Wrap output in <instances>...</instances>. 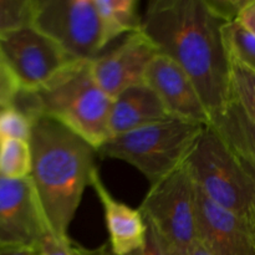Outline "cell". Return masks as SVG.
<instances>
[{
  "label": "cell",
  "instance_id": "cell-30",
  "mask_svg": "<svg viewBox=\"0 0 255 255\" xmlns=\"http://www.w3.org/2000/svg\"><path fill=\"white\" fill-rule=\"evenodd\" d=\"M2 107H4V106H2V105H1V104H0V109H2Z\"/></svg>",
  "mask_w": 255,
  "mask_h": 255
},
{
  "label": "cell",
  "instance_id": "cell-17",
  "mask_svg": "<svg viewBox=\"0 0 255 255\" xmlns=\"http://www.w3.org/2000/svg\"><path fill=\"white\" fill-rule=\"evenodd\" d=\"M223 41L229 57L255 72V35L238 20L222 27Z\"/></svg>",
  "mask_w": 255,
  "mask_h": 255
},
{
  "label": "cell",
  "instance_id": "cell-20",
  "mask_svg": "<svg viewBox=\"0 0 255 255\" xmlns=\"http://www.w3.org/2000/svg\"><path fill=\"white\" fill-rule=\"evenodd\" d=\"M35 0H0V35L32 26Z\"/></svg>",
  "mask_w": 255,
  "mask_h": 255
},
{
  "label": "cell",
  "instance_id": "cell-4",
  "mask_svg": "<svg viewBox=\"0 0 255 255\" xmlns=\"http://www.w3.org/2000/svg\"><path fill=\"white\" fill-rule=\"evenodd\" d=\"M184 164L194 184L212 202L238 217L255 241V183L211 125L204 127Z\"/></svg>",
  "mask_w": 255,
  "mask_h": 255
},
{
  "label": "cell",
  "instance_id": "cell-15",
  "mask_svg": "<svg viewBox=\"0 0 255 255\" xmlns=\"http://www.w3.org/2000/svg\"><path fill=\"white\" fill-rule=\"evenodd\" d=\"M209 125L234 152L255 161V125L236 101L212 115Z\"/></svg>",
  "mask_w": 255,
  "mask_h": 255
},
{
  "label": "cell",
  "instance_id": "cell-9",
  "mask_svg": "<svg viewBox=\"0 0 255 255\" xmlns=\"http://www.w3.org/2000/svg\"><path fill=\"white\" fill-rule=\"evenodd\" d=\"M50 234L30 177L0 176V248L39 249Z\"/></svg>",
  "mask_w": 255,
  "mask_h": 255
},
{
  "label": "cell",
  "instance_id": "cell-23",
  "mask_svg": "<svg viewBox=\"0 0 255 255\" xmlns=\"http://www.w3.org/2000/svg\"><path fill=\"white\" fill-rule=\"evenodd\" d=\"M19 91V86L0 52V104L4 107L11 106Z\"/></svg>",
  "mask_w": 255,
  "mask_h": 255
},
{
  "label": "cell",
  "instance_id": "cell-14",
  "mask_svg": "<svg viewBox=\"0 0 255 255\" xmlns=\"http://www.w3.org/2000/svg\"><path fill=\"white\" fill-rule=\"evenodd\" d=\"M168 117L156 92L143 82L112 99L110 131L111 136L121 134Z\"/></svg>",
  "mask_w": 255,
  "mask_h": 255
},
{
  "label": "cell",
  "instance_id": "cell-2",
  "mask_svg": "<svg viewBox=\"0 0 255 255\" xmlns=\"http://www.w3.org/2000/svg\"><path fill=\"white\" fill-rule=\"evenodd\" d=\"M31 173L47 228L59 241H71L69 228L85 188L96 171V149L84 138L49 117L32 121Z\"/></svg>",
  "mask_w": 255,
  "mask_h": 255
},
{
  "label": "cell",
  "instance_id": "cell-13",
  "mask_svg": "<svg viewBox=\"0 0 255 255\" xmlns=\"http://www.w3.org/2000/svg\"><path fill=\"white\" fill-rule=\"evenodd\" d=\"M90 186L102 206L110 251L115 255H126L142 248L146 243L147 224L139 208L134 209L115 198L97 169L92 174Z\"/></svg>",
  "mask_w": 255,
  "mask_h": 255
},
{
  "label": "cell",
  "instance_id": "cell-5",
  "mask_svg": "<svg viewBox=\"0 0 255 255\" xmlns=\"http://www.w3.org/2000/svg\"><path fill=\"white\" fill-rule=\"evenodd\" d=\"M204 127L168 117L111 136L96 152L134 167L151 186L183 166Z\"/></svg>",
  "mask_w": 255,
  "mask_h": 255
},
{
  "label": "cell",
  "instance_id": "cell-29",
  "mask_svg": "<svg viewBox=\"0 0 255 255\" xmlns=\"http://www.w3.org/2000/svg\"><path fill=\"white\" fill-rule=\"evenodd\" d=\"M184 255H211V254H209L208 252H207L206 249H204L203 247L197 242V243H194L193 246L188 249V252H187Z\"/></svg>",
  "mask_w": 255,
  "mask_h": 255
},
{
  "label": "cell",
  "instance_id": "cell-6",
  "mask_svg": "<svg viewBox=\"0 0 255 255\" xmlns=\"http://www.w3.org/2000/svg\"><path fill=\"white\" fill-rule=\"evenodd\" d=\"M139 211L172 255L197 243V191L186 164L151 184Z\"/></svg>",
  "mask_w": 255,
  "mask_h": 255
},
{
  "label": "cell",
  "instance_id": "cell-16",
  "mask_svg": "<svg viewBox=\"0 0 255 255\" xmlns=\"http://www.w3.org/2000/svg\"><path fill=\"white\" fill-rule=\"evenodd\" d=\"M101 19L105 45L122 34H132L141 30L136 0H95Z\"/></svg>",
  "mask_w": 255,
  "mask_h": 255
},
{
  "label": "cell",
  "instance_id": "cell-28",
  "mask_svg": "<svg viewBox=\"0 0 255 255\" xmlns=\"http://www.w3.org/2000/svg\"><path fill=\"white\" fill-rule=\"evenodd\" d=\"M0 255H39V252L31 248H0Z\"/></svg>",
  "mask_w": 255,
  "mask_h": 255
},
{
  "label": "cell",
  "instance_id": "cell-21",
  "mask_svg": "<svg viewBox=\"0 0 255 255\" xmlns=\"http://www.w3.org/2000/svg\"><path fill=\"white\" fill-rule=\"evenodd\" d=\"M31 128V120L14 106L0 109V143L9 139L29 141Z\"/></svg>",
  "mask_w": 255,
  "mask_h": 255
},
{
  "label": "cell",
  "instance_id": "cell-12",
  "mask_svg": "<svg viewBox=\"0 0 255 255\" xmlns=\"http://www.w3.org/2000/svg\"><path fill=\"white\" fill-rule=\"evenodd\" d=\"M196 191L197 242L211 255H255V241L246 224L197 186Z\"/></svg>",
  "mask_w": 255,
  "mask_h": 255
},
{
  "label": "cell",
  "instance_id": "cell-25",
  "mask_svg": "<svg viewBox=\"0 0 255 255\" xmlns=\"http://www.w3.org/2000/svg\"><path fill=\"white\" fill-rule=\"evenodd\" d=\"M206 1L224 22H231L238 19L239 12L248 0H206Z\"/></svg>",
  "mask_w": 255,
  "mask_h": 255
},
{
  "label": "cell",
  "instance_id": "cell-10",
  "mask_svg": "<svg viewBox=\"0 0 255 255\" xmlns=\"http://www.w3.org/2000/svg\"><path fill=\"white\" fill-rule=\"evenodd\" d=\"M158 54L142 30L128 34L107 54L90 60L95 81L111 99L125 90L143 84L147 69Z\"/></svg>",
  "mask_w": 255,
  "mask_h": 255
},
{
  "label": "cell",
  "instance_id": "cell-7",
  "mask_svg": "<svg viewBox=\"0 0 255 255\" xmlns=\"http://www.w3.org/2000/svg\"><path fill=\"white\" fill-rule=\"evenodd\" d=\"M32 26L77 60H94L106 46L95 0H35Z\"/></svg>",
  "mask_w": 255,
  "mask_h": 255
},
{
  "label": "cell",
  "instance_id": "cell-1",
  "mask_svg": "<svg viewBox=\"0 0 255 255\" xmlns=\"http://www.w3.org/2000/svg\"><path fill=\"white\" fill-rule=\"evenodd\" d=\"M224 24L206 0H152L141 16L142 31L187 72L211 116L233 101Z\"/></svg>",
  "mask_w": 255,
  "mask_h": 255
},
{
  "label": "cell",
  "instance_id": "cell-27",
  "mask_svg": "<svg viewBox=\"0 0 255 255\" xmlns=\"http://www.w3.org/2000/svg\"><path fill=\"white\" fill-rule=\"evenodd\" d=\"M234 153H236L237 157L239 158V162H241L242 167L246 169L247 173L249 174V177L253 179V182L255 183V161H254V159L249 158V157L243 156V154L237 153V152H234Z\"/></svg>",
  "mask_w": 255,
  "mask_h": 255
},
{
  "label": "cell",
  "instance_id": "cell-19",
  "mask_svg": "<svg viewBox=\"0 0 255 255\" xmlns=\"http://www.w3.org/2000/svg\"><path fill=\"white\" fill-rule=\"evenodd\" d=\"M233 101L255 125V72L231 59Z\"/></svg>",
  "mask_w": 255,
  "mask_h": 255
},
{
  "label": "cell",
  "instance_id": "cell-22",
  "mask_svg": "<svg viewBox=\"0 0 255 255\" xmlns=\"http://www.w3.org/2000/svg\"><path fill=\"white\" fill-rule=\"evenodd\" d=\"M107 244H104L100 248L87 249L79 244L72 243L71 241L62 242L55 238L51 234H47L40 244L39 255H105Z\"/></svg>",
  "mask_w": 255,
  "mask_h": 255
},
{
  "label": "cell",
  "instance_id": "cell-3",
  "mask_svg": "<svg viewBox=\"0 0 255 255\" xmlns=\"http://www.w3.org/2000/svg\"><path fill=\"white\" fill-rule=\"evenodd\" d=\"M111 105L92 76L90 61L80 60L44 89L20 90L11 106L31 121L49 117L60 122L97 151L111 137Z\"/></svg>",
  "mask_w": 255,
  "mask_h": 255
},
{
  "label": "cell",
  "instance_id": "cell-24",
  "mask_svg": "<svg viewBox=\"0 0 255 255\" xmlns=\"http://www.w3.org/2000/svg\"><path fill=\"white\" fill-rule=\"evenodd\" d=\"M105 255H115L111 251H110L109 244H107L106 253H105ZM126 255H172V253L169 252V249L167 248L166 244L162 242V239L157 236L156 232L147 224V237L144 246L142 247V248L137 249V251Z\"/></svg>",
  "mask_w": 255,
  "mask_h": 255
},
{
  "label": "cell",
  "instance_id": "cell-18",
  "mask_svg": "<svg viewBox=\"0 0 255 255\" xmlns=\"http://www.w3.org/2000/svg\"><path fill=\"white\" fill-rule=\"evenodd\" d=\"M29 141L9 139L0 143V176L11 179L27 178L31 173Z\"/></svg>",
  "mask_w": 255,
  "mask_h": 255
},
{
  "label": "cell",
  "instance_id": "cell-11",
  "mask_svg": "<svg viewBox=\"0 0 255 255\" xmlns=\"http://www.w3.org/2000/svg\"><path fill=\"white\" fill-rule=\"evenodd\" d=\"M144 84L156 92L169 117L202 126L211 124V114L194 82L169 57L162 54L154 56L147 69Z\"/></svg>",
  "mask_w": 255,
  "mask_h": 255
},
{
  "label": "cell",
  "instance_id": "cell-8",
  "mask_svg": "<svg viewBox=\"0 0 255 255\" xmlns=\"http://www.w3.org/2000/svg\"><path fill=\"white\" fill-rule=\"evenodd\" d=\"M0 52L24 91L44 89L80 61L34 26L0 35Z\"/></svg>",
  "mask_w": 255,
  "mask_h": 255
},
{
  "label": "cell",
  "instance_id": "cell-26",
  "mask_svg": "<svg viewBox=\"0 0 255 255\" xmlns=\"http://www.w3.org/2000/svg\"><path fill=\"white\" fill-rule=\"evenodd\" d=\"M237 20L255 35V0L247 1V4L239 12Z\"/></svg>",
  "mask_w": 255,
  "mask_h": 255
}]
</instances>
